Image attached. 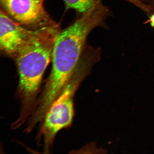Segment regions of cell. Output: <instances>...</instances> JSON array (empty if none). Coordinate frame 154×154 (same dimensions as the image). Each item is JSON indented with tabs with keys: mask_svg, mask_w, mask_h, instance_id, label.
I'll use <instances>...</instances> for the list:
<instances>
[{
	"mask_svg": "<svg viewBox=\"0 0 154 154\" xmlns=\"http://www.w3.org/2000/svg\"><path fill=\"white\" fill-rule=\"evenodd\" d=\"M89 69L86 63H79L64 89L44 116L38 137L43 138L45 153H49L57 133L72 124L74 115L73 96L79 83Z\"/></svg>",
	"mask_w": 154,
	"mask_h": 154,
	"instance_id": "obj_3",
	"label": "cell"
},
{
	"mask_svg": "<svg viewBox=\"0 0 154 154\" xmlns=\"http://www.w3.org/2000/svg\"><path fill=\"white\" fill-rule=\"evenodd\" d=\"M60 31L57 23L39 29L15 57L19 75L17 92L21 106L17 120L19 124H24L35 109L42 78L51 60L54 44Z\"/></svg>",
	"mask_w": 154,
	"mask_h": 154,
	"instance_id": "obj_2",
	"label": "cell"
},
{
	"mask_svg": "<svg viewBox=\"0 0 154 154\" xmlns=\"http://www.w3.org/2000/svg\"><path fill=\"white\" fill-rule=\"evenodd\" d=\"M130 3H132L140 8L145 11L146 9V5L144 3L143 0H125Z\"/></svg>",
	"mask_w": 154,
	"mask_h": 154,
	"instance_id": "obj_7",
	"label": "cell"
},
{
	"mask_svg": "<svg viewBox=\"0 0 154 154\" xmlns=\"http://www.w3.org/2000/svg\"><path fill=\"white\" fill-rule=\"evenodd\" d=\"M67 9H73L84 14L100 0H63Z\"/></svg>",
	"mask_w": 154,
	"mask_h": 154,
	"instance_id": "obj_6",
	"label": "cell"
},
{
	"mask_svg": "<svg viewBox=\"0 0 154 154\" xmlns=\"http://www.w3.org/2000/svg\"><path fill=\"white\" fill-rule=\"evenodd\" d=\"M5 13L26 27L37 30L55 22L44 8L45 0H0Z\"/></svg>",
	"mask_w": 154,
	"mask_h": 154,
	"instance_id": "obj_4",
	"label": "cell"
},
{
	"mask_svg": "<svg viewBox=\"0 0 154 154\" xmlns=\"http://www.w3.org/2000/svg\"><path fill=\"white\" fill-rule=\"evenodd\" d=\"M38 29H32L22 26L1 9L0 48L1 51L9 56L15 57L19 50L35 35Z\"/></svg>",
	"mask_w": 154,
	"mask_h": 154,
	"instance_id": "obj_5",
	"label": "cell"
},
{
	"mask_svg": "<svg viewBox=\"0 0 154 154\" xmlns=\"http://www.w3.org/2000/svg\"><path fill=\"white\" fill-rule=\"evenodd\" d=\"M108 14V9L98 2L72 24L60 31L54 44L51 72L38 99L40 110L47 111L64 89L81 58L88 34Z\"/></svg>",
	"mask_w": 154,
	"mask_h": 154,
	"instance_id": "obj_1",
	"label": "cell"
}]
</instances>
